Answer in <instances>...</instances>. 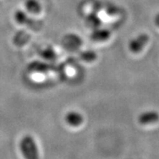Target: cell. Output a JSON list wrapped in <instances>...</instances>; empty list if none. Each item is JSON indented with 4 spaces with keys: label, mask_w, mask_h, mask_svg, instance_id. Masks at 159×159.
I'll list each match as a JSON object with an SVG mask.
<instances>
[{
    "label": "cell",
    "mask_w": 159,
    "mask_h": 159,
    "mask_svg": "<svg viewBox=\"0 0 159 159\" xmlns=\"http://www.w3.org/2000/svg\"><path fill=\"white\" fill-rule=\"evenodd\" d=\"M20 149L25 159H39L38 146L31 136H25L21 139Z\"/></svg>",
    "instance_id": "cell-1"
},
{
    "label": "cell",
    "mask_w": 159,
    "mask_h": 159,
    "mask_svg": "<svg viewBox=\"0 0 159 159\" xmlns=\"http://www.w3.org/2000/svg\"><path fill=\"white\" fill-rule=\"evenodd\" d=\"M149 37L145 34H141L129 42V50L131 52L137 54L143 50L144 46L149 42Z\"/></svg>",
    "instance_id": "cell-2"
},
{
    "label": "cell",
    "mask_w": 159,
    "mask_h": 159,
    "mask_svg": "<svg viewBox=\"0 0 159 159\" xmlns=\"http://www.w3.org/2000/svg\"><path fill=\"white\" fill-rule=\"evenodd\" d=\"M159 120V115L157 112L153 111H145L144 113L140 114L138 117L139 124L142 125L152 124L157 123Z\"/></svg>",
    "instance_id": "cell-3"
},
{
    "label": "cell",
    "mask_w": 159,
    "mask_h": 159,
    "mask_svg": "<svg viewBox=\"0 0 159 159\" xmlns=\"http://www.w3.org/2000/svg\"><path fill=\"white\" fill-rule=\"evenodd\" d=\"M15 20L16 22H18L20 25H28L29 27H31L33 29H38V24L34 20L29 19L27 15L22 11H17L15 14Z\"/></svg>",
    "instance_id": "cell-4"
},
{
    "label": "cell",
    "mask_w": 159,
    "mask_h": 159,
    "mask_svg": "<svg viewBox=\"0 0 159 159\" xmlns=\"http://www.w3.org/2000/svg\"><path fill=\"white\" fill-rule=\"evenodd\" d=\"M83 116L78 112L75 111H70L67 113L65 116V121L67 124L72 127H77L83 123Z\"/></svg>",
    "instance_id": "cell-5"
},
{
    "label": "cell",
    "mask_w": 159,
    "mask_h": 159,
    "mask_svg": "<svg viewBox=\"0 0 159 159\" xmlns=\"http://www.w3.org/2000/svg\"><path fill=\"white\" fill-rule=\"evenodd\" d=\"M63 44L67 49H76L81 45V41L80 38H78V36L69 34L65 36L63 39Z\"/></svg>",
    "instance_id": "cell-6"
},
{
    "label": "cell",
    "mask_w": 159,
    "mask_h": 159,
    "mask_svg": "<svg viewBox=\"0 0 159 159\" xmlns=\"http://www.w3.org/2000/svg\"><path fill=\"white\" fill-rule=\"evenodd\" d=\"M111 32L107 30H97L93 32L91 38L95 42H104L110 38Z\"/></svg>",
    "instance_id": "cell-7"
},
{
    "label": "cell",
    "mask_w": 159,
    "mask_h": 159,
    "mask_svg": "<svg viewBox=\"0 0 159 159\" xmlns=\"http://www.w3.org/2000/svg\"><path fill=\"white\" fill-rule=\"evenodd\" d=\"M25 6L27 10L33 14H38L42 10L41 5L37 0H28L25 3Z\"/></svg>",
    "instance_id": "cell-8"
},
{
    "label": "cell",
    "mask_w": 159,
    "mask_h": 159,
    "mask_svg": "<svg viewBox=\"0 0 159 159\" xmlns=\"http://www.w3.org/2000/svg\"><path fill=\"white\" fill-rule=\"evenodd\" d=\"M86 21H87L89 26L91 28H98L101 25V20H99L98 17L94 14H91V15L88 16Z\"/></svg>",
    "instance_id": "cell-9"
},
{
    "label": "cell",
    "mask_w": 159,
    "mask_h": 159,
    "mask_svg": "<svg viewBox=\"0 0 159 159\" xmlns=\"http://www.w3.org/2000/svg\"><path fill=\"white\" fill-rule=\"evenodd\" d=\"M80 59L82 60L85 61V62H93L97 59V54L92 50H88V51H84L80 54Z\"/></svg>",
    "instance_id": "cell-10"
},
{
    "label": "cell",
    "mask_w": 159,
    "mask_h": 159,
    "mask_svg": "<svg viewBox=\"0 0 159 159\" xmlns=\"http://www.w3.org/2000/svg\"><path fill=\"white\" fill-rule=\"evenodd\" d=\"M37 63H33L30 66V68L34 71H45L48 69V67L46 64H42L40 63V62H36Z\"/></svg>",
    "instance_id": "cell-11"
},
{
    "label": "cell",
    "mask_w": 159,
    "mask_h": 159,
    "mask_svg": "<svg viewBox=\"0 0 159 159\" xmlns=\"http://www.w3.org/2000/svg\"><path fill=\"white\" fill-rule=\"evenodd\" d=\"M42 56L44 57L46 59H54L55 58V53L51 48H48L44 50L42 52Z\"/></svg>",
    "instance_id": "cell-12"
},
{
    "label": "cell",
    "mask_w": 159,
    "mask_h": 159,
    "mask_svg": "<svg viewBox=\"0 0 159 159\" xmlns=\"http://www.w3.org/2000/svg\"><path fill=\"white\" fill-rule=\"evenodd\" d=\"M154 22H155V25H157V27H159V13L156 15L154 18Z\"/></svg>",
    "instance_id": "cell-13"
}]
</instances>
